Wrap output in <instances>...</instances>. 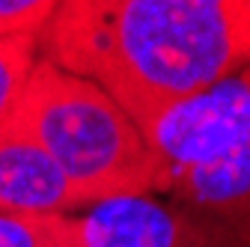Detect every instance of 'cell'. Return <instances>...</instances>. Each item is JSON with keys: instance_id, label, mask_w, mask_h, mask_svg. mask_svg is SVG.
<instances>
[{"instance_id": "obj_1", "label": "cell", "mask_w": 250, "mask_h": 247, "mask_svg": "<svg viewBox=\"0 0 250 247\" xmlns=\"http://www.w3.org/2000/svg\"><path fill=\"white\" fill-rule=\"evenodd\" d=\"M39 57L99 83L137 128L247 63L250 0H57Z\"/></svg>"}, {"instance_id": "obj_2", "label": "cell", "mask_w": 250, "mask_h": 247, "mask_svg": "<svg viewBox=\"0 0 250 247\" xmlns=\"http://www.w3.org/2000/svg\"><path fill=\"white\" fill-rule=\"evenodd\" d=\"M9 119L54 158L83 206L155 191L143 131L99 83L39 57Z\"/></svg>"}, {"instance_id": "obj_3", "label": "cell", "mask_w": 250, "mask_h": 247, "mask_svg": "<svg viewBox=\"0 0 250 247\" xmlns=\"http://www.w3.org/2000/svg\"><path fill=\"white\" fill-rule=\"evenodd\" d=\"M155 158V191L179 173L214 164L250 149V83L247 69L197 89L140 125Z\"/></svg>"}, {"instance_id": "obj_4", "label": "cell", "mask_w": 250, "mask_h": 247, "mask_svg": "<svg viewBox=\"0 0 250 247\" xmlns=\"http://www.w3.org/2000/svg\"><path fill=\"white\" fill-rule=\"evenodd\" d=\"M69 224L78 247H211L176 206L146 194L110 197L86 206Z\"/></svg>"}, {"instance_id": "obj_5", "label": "cell", "mask_w": 250, "mask_h": 247, "mask_svg": "<svg viewBox=\"0 0 250 247\" xmlns=\"http://www.w3.org/2000/svg\"><path fill=\"white\" fill-rule=\"evenodd\" d=\"M86 208L54 158L18 122H0V211L69 214Z\"/></svg>"}, {"instance_id": "obj_6", "label": "cell", "mask_w": 250, "mask_h": 247, "mask_svg": "<svg viewBox=\"0 0 250 247\" xmlns=\"http://www.w3.org/2000/svg\"><path fill=\"white\" fill-rule=\"evenodd\" d=\"M0 247H78L69 214L0 211Z\"/></svg>"}, {"instance_id": "obj_7", "label": "cell", "mask_w": 250, "mask_h": 247, "mask_svg": "<svg viewBox=\"0 0 250 247\" xmlns=\"http://www.w3.org/2000/svg\"><path fill=\"white\" fill-rule=\"evenodd\" d=\"M36 60H39L36 33L0 36V122H6V116L12 113Z\"/></svg>"}, {"instance_id": "obj_8", "label": "cell", "mask_w": 250, "mask_h": 247, "mask_svg": "<svg viewBox=\"0 0 250 247\" xmlns=\"http://www.w3.org/2000/svg\"><path fill=\"white\" fill-rule=\"evenodd\" d=\"M57 0H0V36L39 33Z\"/></svg>"}]
</instances>
